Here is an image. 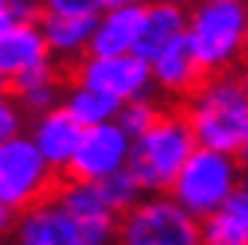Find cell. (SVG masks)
<instances>
[{
	"label": "cell",
	"instance_id": "6da1fadb",
	"mask_svg": "<svg viewBox=\"0 0 248 245\" xmlns=\"http://www.w3.org/2000/svg\"><path fill=\"white\" fill-rule=\"evenodd\" d=\"M183 102L194 144L242 159L248 150V84L239 69L203 75Z\"/></svg>",
	"mask_w": 248,
	"mask_h": 245
},
{
	"label": "cell",
	"instance_id": "7a4b0ae2",
	"mask_svg": "<svg viewBox=\"0 0 248 245\" xmlns=\"http://www.w3.org/2000/svg\"><path fill=\"white\" fill-rule=\"evenodd\" d=\"M186 39L203 75L239 69L248 45V0H194Z\"/></svg>",
	"mask_w": 248,
	"mask_h": 245
},
{
	"label": "cell",
	"instance_id": "3957f363",
	"mask_svg": "<svg viewBox=\"0 0 248 245\" xmlns=\"http://www.w3.org/2000/svg\"><path fill=\"white\" fill-rule=\"evenodd\" d=\"M194 147L198 144L191 138L183 111L162 108V114L144 135L132 138L126 170L138 180L144 195H168L176 170L183 168Z\"/></svg>",
	"mask_w": 248,
	"mask_h": 245
},
{
	"label": "cell",
	"instance_id": "277c9868",
	"mask_svg": "<svg viewBox=\"0 0 248 245\" xmlns=\"http://www.w3.org/2000/svg\"><path fill=\"white\" fill-rule=\"evenodd\" d=\"M239 185H242V159L218 150L194 147L183 168L176 170L168 195L188 215L201 221L216 206H221Z\"/></svg>",
	"mask_w": 248,
	"mask_h": 245
},
{
	"label": "cell",
	"instance_id": "5b68a950",
	"mask_svg": "<svg viewBox=\"0 0 248 245\" xmlns=\"http://www.w3.org/2000/svg\"><path fill=\"white\" fill-rule=\"evenodd\" d=\"M117 245H201V221L170 195H144L120 215Z\"/></svg>",
	"mask_w": 248,
	"mask_h": 245
},
{
	"label": "cell",
	"instance_id": "8992f818",
	"mask_svg": "<svg viewBox=\"0 0 248 245\" xmlns=\"http://www.w3.org/2000/svg\"><path fill=\"white\" fill-rule=\"evenodd\" d=\"M57 180L60 177L45 165L24 132L9 141H0V203L21 213L30 203L48 198Z\"/></svg>",
	"mask_w": 248,
	"mask_h": 245
},
{
	"label": "cell",
	"instance_id": "52a82bcc",
	"mask_svg": "<svg viewBox=\"0 0 248 245\" xmlns=\"http://www.w3.org/2000/svg\"><path fill=\"white\" fill-rule=\"evenodd\" d=\"M69 81L93 87V90L117 99L120 105L132 99L155 96L150 63L140 60L138 54H108V57L84 54L78 63L69 66Z\"/></svg>",
	"mask_w": 248,
	"mask_h": 245
},
{
	"label": "cell",
	"instance_id": "ba28073f",
	"mask_svg": "<svg viewBox=\"0 0 248 245\" xmlns=\"http://www.w3.org/2000/svg\"><path fill=\"white\" fill-rule=\"evenodd\" d=\"M129 150H132V138L114 120L81 129L75 155H72V162H69L63 177L84 180V183H102L105 177H111V173L126 168Z\"/></svg>",
	"mask_w": 248,
	"mask_h": 245
},
{
	"label": "cell",
	"instance_id": "9c48e42d",
	"mask_svg": "<svg viewBox=\"0 0 248 245\" xmlns=\"http://www.w3.org/2000/svg\"><path fill=\"white\" fill-rule=\"evenodd\" d=\"M51 198H54L66 209V215L75 221V227L81 230L87 245H117L120 215L102 200L96 183L63 177V180H57Z\"/></svg>",
	"mask_w": 248,
	"mask_h": 245
},
{
	"label": "cell",
	"instance_id": "30bf717a",
	"mask_svg": "<svg viewBox=\"0 0 248 245\" xmlns=\"http://www.w3.org/2000/svg\"><path fill=\"white\" fill-rule=\"evenodd\" d=\"M9 239L12 245H87L75 221L51 195L21 209Z\"/></svg>",
	"mask_w": 248,
	"mask_h": 245
},
{
	"label": "cell",
	"instance_id": "8fae6325",
	"mask_svg": "<svg viewBox=\"0 0 248 245\" xmlns=\"http://www.w3.org/2000/svg\"><path fill=\"white\" fill-rule=\"evenodd\" d=\"M27 138L33 141V147L39 150L45 165L54 170L57 177H63L69 162H72V155H75L78 138H81V126L57 105V108L42 111V114L33 117Z\"/></svg>",
	"mask_w": 248,
	"mask_h": 245
},
{
	"label": "cell",
	"instance_id": "7c38bea8",
	"mask_svg": "<svg viewBox=\"0 0 248 245\" xmlns=\"http://www.w3.org/2000/svg\"><path fill=\"white\" fill-rule=\"evenodd\" d=\"M150 78H153V90H158L168 99H186L203 81V69L194 57L186 33L150 60Z\"/></svg>",
	"mask_w": 248,
	"mask_h": 245
},
{
	"label": "cell",
	"instance_id": "4fadbf2b",
	"mask_svg": "<svg viewBox=\"0 0 248 245\" xmlns=\"http://www.w3.org/2000/svg\"><path fill=\"white\" fill-rule=\"evenodd\" d=\"M147 3V0H144ZM144 3H129V6H105L93 18V33L87 54H135V45L144 24Z\"/></svg>",
	"mask_w": 248,
	"mask_h": 245
},
{
	"label": "cell",
	"instance_id": "5bb4252c",
	"mask_svg": "<svg viewBox=\"0 0 248 245\" xmlns=\"http://www.w3.org/2000/svg\"><path fill=\"white\" fill-rule=\"evenodd\" d=\"M42 63H51V54L39 24H9L6 30H0V84L3 87Z\"/></svg>",
	"mask_w": 248,
	"mask_h": 245
},
{
	"label": "cell",
	"instance_id": "9a60e30c",
	"mask_svg": "<svg viewBox=\"0 0 248 245\" xmlns=\"http://www.w3.org/2000/svg\"><path fill=\"white\" fill-rule=\"evenodd\" d=\"M186 21H188V6L183 0H150V3H144V24H140L135 54L150 63L162 48L183 36Z\"/></svg>",
	"mask_w": 248,
	"mask_h": 245
},
{
	"label": "cell",
	"instance_id": "2e32d148",
	"mask_svg": "<svg viewBox=\"0 0 248 245\" xmlns=\"http://www.w3.org/2000/svg\"><path fill=\"white\" fill-rule=\"evenodd\" d=\"M93 18L96 15H54L45 12L39 24V33L45 39V48L54 63L72 66L87 54L90 45V33H93Z\"/></svg>",
	"mask_w": 248,
	"mask_h": 245
},
{
	"label": "cell",
	"instance_id": "e0dca14e",
	"mask_svg": "<svg viewBox=\"0 0 248 245\" xmlns=\"http://www.w3.org/2000/svg\"><path fill=\"white\" fill-rule=\"evenodd\" d=\"M63 87H66V75L60 72V66L51 60V63H42L36 69L24 72L21 78H15L6 90L9 96L15 99V105L24 111V117H36L42 111H51L60 105V96H63Z\"/></svg>",
	"mask_w": 248,
	"mask_h": 245
},
{
	"label": "cell",
	"instance_id": "ac0fdd59",
	"mask_svg": "<svg viewBox=\"0 0 248 245\" xmlns=\"http://www.w3.org/2000/svg\"><path fill=\"white\" fill-rule=\"evenodd\" d=\"M201 245H248V191L239 185L221 206L201 218Z\"/></svg>",
	"mask_w": 248,
	"mask_h": 245
},
{
	"label": "cell",
	"instance_id": "d6986e66",
	"mask_svg": "<svg viewBox=\"0 0 248 245\" xmlns=\"http://www.w3.org/2000/svg\"><path fill=\"white\" fill-rule=\"evenodd\" d=\"M60 108L72 117L81 129H90V126H99V122H111L120 111V102L105 96L93 87H84L78 81H69L66 78V87H63V96H60Z\"/></svg>",
	"mask_w": 248,
	"mask_h": 245
},
{
	"label": "cell",
	"instance_id": "ffe728a7",
	"mask_svg": "<svg viewBox=\"0 0 248 245\" xmlns=\"http://www.w3.org/2000/svg\"><path fill=\"white\" fill-rule=\"evenodd\" d=\"M96 188H99L102 200L108 203L117 215H123L129 206H135L140 198H144V191H140L138 180L132 177V173H129L126 168L117 170V173H111V177H105L102 183H96Z\"/></svg>",
	"mask_w": 248,
	"mask_h": 245
},
{
	"label": "cell",
	"instance_id": "44dd1931",
	"mask_svg": "<svg viewBox=\"0 0 248 245\" xmlns=\"http://www.w3.org/2000/svg\"><path fill=\"white\" fill-rule=\"evenodd\" d=\"M162 114V105H158L155 96H147V99H132V102H123L120 105V111L114 117V122L126 132L129 138H138V135H144L155 117Z\"/></svg>",
	"mask_w": 248,
	"mask_h": 245
},
{
	"label": "cell",
	"instance_id": "7402d4cb",
	"mask_svg": "<svg viewBox=\"0 0 248 245\" xmlns=\"http://www.w3.org/2000/svg\"><path fill=\"white\" fill-rule=\"evenodd\" d=\"M42 6L54 15H96L105 9V0H42Z\"/></svg>",
	"mask_w": 248,
	"mask_h": 245
},
{
	"label": "cell",
	"instance_id": "603a6c76",
	"mask_svg": "<svg viewBox=\"0 0 248 245\" xmlns=\"http://www.w3.org/2000/svg\"><path fill=\"white\" fill-rule=\"evenodd\" d=\"M0 3H3V9L9 12V18L15 24H36L45 15L42 0H0Z\"/></svg>",
	"mask_w": 248,
	"mask_h": 245
},
{
	"label": "cell",
	"instance_id": "cb8c5ba5",
	"mask_svg": "<svg viewBox=\"0 0 248 245\" xmlns=\"http://www.w3.org/2000/svg\"><path fill=\"white\" fill-rule=\"evenodd\" d=\"M15 218H18V213H15L12 206L0 203V242H3V239H9L12 227H15Z\"/></svg>",
	"mask_w": 248,
	"mask_h": 245
},
{
	"label": "cell",
	"instance_id": "d4e9b609",
	"mask_svg": "<svg viewBox=\"0 0 248 245\" xmlns=\"http://www.w3.org/2000/svg\"><path fill=\"white\" fill-rule=\"evenodd\" d=\"M9 24H15V21H12V18H9V12H6V9H3V3H0V30H6V27H9Z\"/></svg>",
	"mask_w": 248,
	"mask_h": 245
},
{
	"label": "cell",
	"instance_id": "484cf974",
	"mask_svg": "<svg viewBox=\"0 0 248 245\" xmlns=\"http://www.w3.org/2000/svg\"><path fill=\"white\" fill-rule=\"evenodd\" d=\"M129 3H144V0H105V6H129Z\"/></svg>",
	"mask_w": 248,
	"mask_h": 245
}]
</instances>
